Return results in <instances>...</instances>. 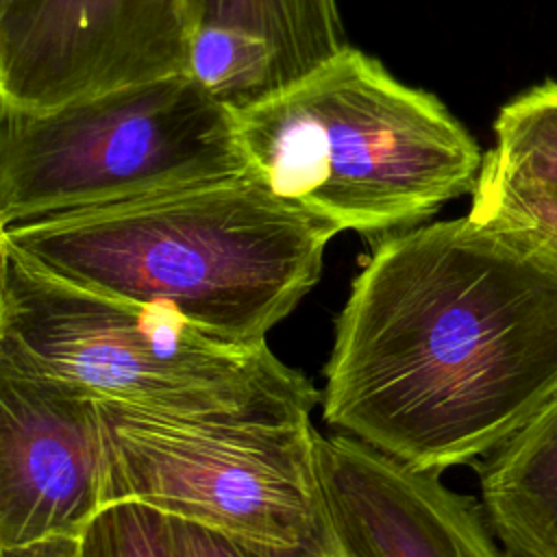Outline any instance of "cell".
Wrapping results in <instances>:
<instances>
[{"instance_id":"cell-1","label":"cell","mask_w":557,"mask_h":557,"mask_svg":"<svg viewBox=\"0 0 557 557\" xmlns=\"http://www.w3.org/2000/svg\"><path fill=\"white\" fill-rule=\"evenodd\" d=\"M557 392V263L457 218L385 237L335 320L329 426L413 470L487 457Z\"/></svg>"},{"instance_id":"cell-2","label":"cell","mask_w":557,"mask_h":557,"mask_svg":"<svg viewBox=\"0 0 557 557\" xmlns=\"http://www.w3.org/2000/svg\"><path fill=\"white\" fill-rule=\"evenodd\" d=\"M337 231L250 176L0 228L37 268L261 344L313 289Z\"/></svg>"},{"instance_id":"cell-3","label":"cell","mask_w":557,"mask_h":557,"mask_svg":"<svg viewBox=\"0 0 557 557\" xmlns=\"http://www.w3.org/2000/svg\"><path fill=\"white\" fill-rule=\"evenodd\" d=\"M235 117L248 176L337 233L411 226L472 194L483 165L433 94L350 46Z\"/></svg>"},{"instance_id":"cell-4","label":"cell","mask_w":557,"mask_h":557,"mask_svg":"<svg viewBox=\"0 0 557 557\" xmlns=\"http://www.w3.org/2000/svg\"><path fill=\"white\" fill-rule=\"evenodd\" d=\"M0 372L170 416H311L320 392L268 346L67 283L0 244Z\"/></svg>"},{"instance_id":"cell-5","label":"cell","mask_w":557,"mask_h":557,"mask_svg":"<svg viewBox=\"0 0 557 557\" xmlns=\"http://www.w3.org/2000/svg\"><path fill=\"white\" fill-rule=\"evenodd\" d=\"M244 176L235 111L189 74L0 107V228Z\"/></svg>"},{"instance_id":"cell-6","label":"cell","mask_w":557,"mask_h":557,"mask_svg":"<svg viewBox=\"0 0 557 557\" xmlns=\"http://www.w3.org/2000/svg\"><path fill=\"white\" fill-rule=\"evenodd\" d=\"M102 509L135 503L261 553L294 550L322 507L311 416H170L96 403Z\"/></svg>"},{"instance_id":"cell-7","label":"cell","mask_w":557,"mask_h":557,"mask_svg":"<svg viewBox=\"0 0 557 557\" xmlns=\"http://www.w3.org/2000/svg\"><path fill=\"white\" fill-rule=\"evenodd\" d=\"M185 0H0V107L187 74Z\"/></svg>"},{"instance_id":"cell-8","label":"cell","mask_w":557,"mask_h":557,"mask_svg":"<svg viewBox=\"0 0 557 557\" xmlns=\"http://www.w3.org/2000/svg\"><path fill=\"white\" fill-rule=\"evenodd\" d=\"M100 511L96 403L0 372V548L83 535Z\"/></svg>"},{"instance_id":"cell-9","label":"cell","mask_w":557,"mask_h":557,"mask_svg":"<svg viewBox=\"0 0 557 557\" xmlns=\"http://www.w3.org/2000/svg\"><path fill=\"white\" fill-rule=\"evenodd\" d=\"M326 503L366 557H509L472 498L337 433L320 437Z\"/></svg>"},{"instance_id":"cell-10","label":"cell","mask_w":557,"mask_h":557,"mask_svg":"<svg viewBox=\"0 0 557 557\" xmlns=\"http://www.w3.org/2000/svg\"><path fill=\"white\" fill-rule=\"evenodd\" d=\"M481 511L509 557H557V392L479 463Z\"/></svg>"},{"instance_id":"cell-11","label":"cell","mask_w":557,"mask_h":557,"mask_svg":"<svg viewBox=\"0 0 557 557\" xmlns=\"http://www.w3.org/2000/svg\"><path fill=\"white\" fill-rule=\"evenodd\" d=\"M189 24L228 26L270 44L276 57L281 89L348 44L337 0H185Z\"/></svg>"},{"instance_id":"cell-12","label":"cell","mask_w":557,"mask_h":557,"mask_svg":"<svg viewBox=\"0 0 557 557\" xmlns=\"http://www.w3.org/2000/svg\"><path fill=\"white\" fill-rule=\"evenodd\" d=\"M187 74L235 113L281 89L270 44L228 26H194L189 30Z\"/></svg>"},{"instance_id":"cell-13","label":"cell","mask_w":557,"mask_h":557,"mask_svg":"<svg viewBox=\"0 0 557 557\" xmlns=\"http://www.w3.org/2000/svg\"><path fill=\"white\" fill-rule=\"evenodd\" d=\"M468 218L557 263V187L516 176L483 154Z\"/></svg>"},{"instance_id":"cell-14","label":"cell","mask_w":557,"mask_h":557,"mask_svg":"<svg viewBox=\"0 0 557 557\" xmlns=\"http://www.w3.org/2000/svg\"><path fill=\"white\" fill-rule=\"evenodd\" d=\"M485 154L503 170L557 187V83L546 81L507 102Z\"/></svg>"},{"instance_id":"cell-15","label":"cell","mask_w":557,"mask_h":557,"mask_svg":"<svg viewBox=\"0 0 557 557\" xmlns=\"http://www.w3.org/2000/svg\"><path fill=\"white\" fill-rule=\"evenodd\" d=\"M83 557H172L170 518L135 503L107 507L83 533Z\"/></svg>"},{"instance_id":"cell-16","label":"cell","mask_w":557,"mask_h":557,"mask_svg":"<svg viewBox=\"0 0 557 557\" xmlns=\"http://www.w3.org/2000/svg\"><path fill=\"white\" fill-rule=\"evenodd\" d=\"M170 529L172 557H272L191 522L170 520Z\"/></svg>"},{"instance_id":"cell-17","label":"cell","mask_w":557,"mask_h":557,"mask_svg":"<svg viewBox=\"0 0 557 557\" xmlns=\"http://www.w3.org/2000/svg\"><path fill=\"white\" fill-rule=\"evenodd\" d=\"M270 555L272 557H366L361 548L342 529L339 520L335 518V513L326 503V496H324L320 520L313 533L309 535V540L294 550L270 553Z\"/></svg>"},{"instance_id":"cell-18","label":"cell","mask_w":557,"mask_h":557,"mask_svg":"<svg viewBox=\"0 0 557 557\" xmlns=\"http://www.w3.org/2000/svg\"><path fill=\"white\" fill-rule=\"evenodd\" d=\"M0 557H83V535H57L15 548H0Z\"/></svg>"}]
</instances>
